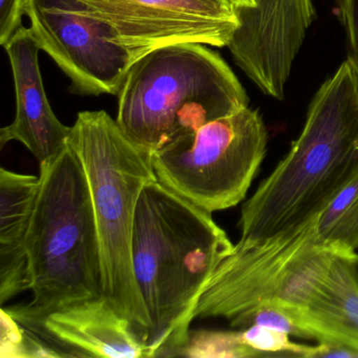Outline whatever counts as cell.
<instances>
[{
  "instance_id": "cell-2",
  "label": "cell",
  "mask_w": 358,
  "mask_h": 358,
  "mask_svg": "<svg viewBox=\"0 0 358 358\" xmlns=\"http://www.w3.org/2000/svg\"><path fill=\"white\" fill-rule=\"evenodd\" d=\"M234 250L210 213L158 180L143 188L136 209L133 264L152 322L148 357L176 356L187 343L203 291Z\"/></svg>"
},
{
  "instance_id": "cell-8",
  "label": "cell",
  "mask_w": 358,
  "mask_h": 358,
  "mask_svg": "<svg viewBox=\"0 0 358 358\" xmlns=\"http://www.w3.org/2000/svg\"><path fill=\"white\" fill-rule=\"evenodd\" d=\"M110 27L115 41L137 62L179 43L228 47L240 26L229 0H79Z\"/></svg>"
},
{
  "instance_id": "cell-3",
  "label": "cell",
  "mask_w": 358,
  "mask_h": 358,
  "mask_svg": "<svg viewBox=\"0 0 358 358\" xmlns=\"http://www.w3.org/2000/svg\"><path fill=\"white\" fill-rule=\"evenodd\" d=\"M39 171L27 238L32 301L3 307L22 326L104 296L93 201L78 155L68 144Z\"/></svg>"
},
{
  "instance_id": "cell-19",
  "label": "cell",
  "mask_w": 358,
  "mask_h": 358,
  "mask_svg": "<svg viewBox=\"0 0 358 358\" xmlns=\"http://www.w3.org/2000/svg\"><path fill=\"white\" fill-rule=\"evenodd\" d=\"M229 3L238 9H252L257 6V0H229Z\"/></svg>"
},
{
  "instance_id": "cell-18",
  "label": "cell",
  "mask_w": 358,
  "mask_h": 358,
  "mask_svg": "<svg viewBox=\"0 0 358 358\" xmlns=\"http://www.w3.org/2000/svg\"><path fill=\"white\" fill-rule=\"evenodd\" d=\"M30 0H0V43L5 45L20 29Z\"/></svg>"
},
{
  "instance_id": "cell-1",
  "label": "cell",
  "mask_w": 358,
  "mask_h": 358,
  "mask_svg": "<svg viewBox=\"0 0 358 358\" xmlns=\"http://www.w3.org/2000/svg\"><path fill=\"white\" fill-rule=\"evenodd\" d=\"M358 176V81L349 62L314 96L299 137L243 205L236 246L294 236Z\"/></svg>"
},
{
  "instance_id": "cell-9",
  "label": "cell",
  "mask_w": 358,
  "mask_h": 358,
  "mask_svg": "<svg viewBox=\"0 0 358 358\" xmlns=\"http://www.w3.org/2000/svg\"><path fill=\"white\" fill-rule=\"evenodd\" d=\"M3 48L13 73L16 113L11 124L0 131V146L20 142L41 164L68 146L71 127L60 122L45 95L38 62L41 49L31 29L22 27Z\"/></svg>"
},
{
  "instance_id": "cell-4",
  "label": "cell",
  "mask_w": 358,
  "mask_h": 358,
  "mask_svg": "<svg viewBox=\"0 0 358 358\" xmlns=\"http://www.w3.org/2000/svg\"><path fill=\"white\" fill-rule=\"evenodd\" d=\"M68 144L78 155L89 181L104 296L146 343L152 322L136 282L133 234L140 194L158 180L150 152L131 141L104 110L79 113Z\"/></svg>"
},
{
  "instance_id": "cell-14",
  "label": "cell",
  "mask_w": 358,
  "mask_h": 358,
  "mask_svg": "<svg viewBox=\"0 0 358 358\" xmlns=\"http://www.w3.org/2000/svg\"><path fill=\"white\" fill-rule=\"evenodd\" d=\"M1 358L66 357L57 347H52L34 331L22 326L5 308L1 307Z\"/></svg>"
},
{
  "instance_id": "cell-5",
  "label": "cell",
  "mask_w": 358,
  "mask_h": 358,
  "mask_svg": "<svg viewBox=\"0 0 358 358\" xmlns=\"http://www.w3.org/2000/svg\"><path fill=\"white\" fill-rule=\"evenodd\" d=\"M248 104L220 54L201 43H179L131 66L118 93L116 121L131 141L152 152Z\"/></svg>"
},
{
  "instance_id": "cell-17",
  "label": "cell",
  "mask_w": 358,
  "mask_h": 358,
  "mask_svg": "<svg viewBox=\"0 0 358 358\" xmlns=\"http://www.w3.org/2000/svg\"><path fill=\"white\" fill-rule=\"evenodd\" d=\"M338 13L348 41V62L358 81V0H338Z\"/></svg>"
},
{
  "instance_id": "cell-11",
  "label": "cell",
  "mask_w": 358,
  "mask_h": 358,
  "mask_svg": "<svg viewBox=\"0 0 358 358\" xmlns=\"http://www.w3.org/2000/svg\"><path fill=\"white\" fill-rule=\"evenodd\" d=\"M351 255L335 251L306 305L286 314L308 339L345 348L358 355V280Z\"/></svg>"
},
{
  "instance_id": "cell-16",
  "label": "cell",
  "mask_w": 358,
  "mask_h": 358,
  "mask_svg": "<svg viewBox=\"0 0 358 358\" xmlns=\"http://www.w3.org/2000/svg\"><path fill=\"white\" fill-rule=\"evenodd\" d=\"M241 334L245 345L255 352L257 356L271 354L314 357L315 355L316 345L292 343L290 335L270 327L251 324L241 331Z\"/></svg>"
},
{
  "instance_id": "cell-7",
  "label": "cell",
  "mask_w": 358,
  "mask_h": 358,
  "mask_svg": "<svg viewBox=\"0 0 358 358\" xmlns=\"http://www.w3.org/2000/svg\"><path fill=\"white\" fill-rule=\"evenodd\" d=\"M27 16L41 51L70 79L71 93L118 95L135 62L108 24L87 13L79 0H30Z\"/></svg>"
},
{
  "instance_id": "cell-10",
  "label": "cell",
  "mask_w": 358,
  "mask_h": 358,
  "mask_svg": "<svg viewBox=\"0 0 358 358\" xmlns=\"http://www.w3.org/2000/svg\"><path fill=\"white\" fill-rule=\"evenodd\" d=\"M24 327L68 356L148 357V348L131 322L104 296L52 312Z\"/></svg>"
},
{
  "instance_id": "cell-20",
  "label": "cell",
  "mask_w": 358,
  "mask_h": 358,
  "mask_svg": "<svg viewBox=\"0 0 358 358\" xmlns=\"http://www.w3.org/2000/svg\"><path fill=\"white\" fill-rule=\"evenodd\" d=\"M352 263H353L354 271H355L356 276L358 280V255L356 252L352 253L351 255Z\"/></svg>"
},
{
  "instance_id": "cell-6",
  "label": "cell",
  "mask_w": 358,
  "mask_h": 358,
  "mask_svg": "<svg viewBox=\"0 0 358 358\" xmlns=\"http://www.w3.org/2000/svg\"><path fill=\"white\" fill-rule=\"evenodd\" d=\"M266 150L263 119L248 106L171 140L150 161L162 185L213 213L246 198Z\"/></svg>"
},
{
  "instance_id": "cell-13",
  "label": "cell",
  "mask_w": 358,
  "mask_h": 358,
  "mask_svg": "<svg viewBox=\"0 0 358 358\" xmlns=\"http://www.w3.org/2000/svg\"><path fill=\"white\" fill-rule=\"evenodd\" d=\"M315 236L318 245L335 251L358 249V176L320 213Z\"/></svg>"
},
{
  "instance_id": "cell-12",
  "label": "cell",
  "mask_w": 358,
  "mask_h": 358,
  "mask_svg": "<svg viewBox=\"0 0 358 358\" xmlns=\"http://www.w3.org/2000/svg\"><path fill=\"white\" fill-rule=\"evenodd\" d=\"M36 176L0 169V303L31 289L29 226L39 189Z\"/></svg>"
},
{
  "instance_id": "cell-15",
  "label": "cell",
  "mask_w": 358,
  "mask_h": 358,
  "mask_svg": "<svg viewBox=\"0 0 358 358\" xmlns=\"http://www.w3.org/2000/svg\"><path fill=\"white\" fill-rule=\"evenodd\" d=\"M192 358H244L257 356L245 345L241 331L200 330L190 332L189 339L176 356Z\"/></svg>"
}]
</instances>
